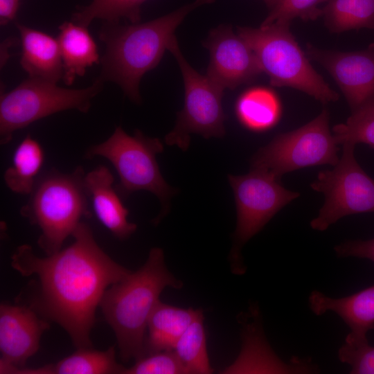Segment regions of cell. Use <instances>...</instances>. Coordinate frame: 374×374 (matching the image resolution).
Instances as JSON below:
<instances>
[{
    "label": "cell",
    "mask_w": 374,
    "mask_h": 374,
    "mask_svg": "<svg viewBox=\"0 0 374 374\" xmlns=\"http://www.w3.org/2000/svg\"><path fill=\"white\" fill-rule=\"evenodd\" d=\"M72 236L70 246L46 257L22 244L11 266L23 276L36 277L19 295L20 304L59 324L77 349L92 348L90 333L105 292L131 271L99 247L87 224L82 222Z\"/></svg>",
    "instance_id": "6da1fadb"
},
{
    "label": "cell",
    "mask_w": 374,
    "mask_h": 374,
    "mask_svg": "<svg viewBox=\"0 0 374 374\" xmlns=\"http://www.w3.org/2000/svg\"><path fill=\"white\" fill-rule=\"evenodd\" d=\"M213 1L195 0L145 23L125 26L107 23L99 35L106 46L99 78L117 84L132 101L140 103V81L159 64L177 28L191 11Z\"/></svg>",
    "instance_id": "7a4b0ae2"
},
{
    "label": "cell",
    "mask_w": 374,
    "mask_h": 374,
    "mask_svg": "<svg viewBox=\"0 0 374 374\" xmlns=\"http://www.w3.org/2000/svg\"><path fill=\"white\" fill-rule=\"evenodd\" d=\"M181 285L167 269L163 251L154 247L141 268L106 290L99 306L124 362L144 356L148 322L162 291Z\"/></svg>",
    "instance_id": "3957f363"
},
{
    "label": "cell",
    "mask_w": 374,
    "mask_h": 374,
    "mask_svg": "<svg viewBox=\"0 0 374 374\" xmlns=\"http://www.w3.org/2000/svg\"><path fill=\"white\" fill-rule=\"evenodd\" d=\"M85 174L81 166L70 173L51 170L41 174L20 209L21 215L39 229L37 244L47 255L61 250L81 219L91 215Z\"/></svg>",
    "instance_id": "277c9868"
},
{
    "label": "cell",
    "mask_w": 374,
    "mask_h": 374,
    "mask_svg": "<svg viewBox=\"0 0 374 374\" xmlns=\"http://www.w3.org/2000/svg\"><path fill=\"white\" fill-rule=\"evenodd\" d=\"M237 33L253 51L272 86L300 90L323 103L339 99L338 93L310 64L290 31V25L274 23L258 28L238 27Z\"/></svg>",
    "instance_id": "5b68a950"
},
{
    "label": "cell",
    "mask_w": 374,
    "mask_h": 374,
    "mask_svg": "<svg viewBox=\"0 0 374 374\" xmlns=\"http://www.w3.org/2000/svg\"><path fill=\"white\" fill-rule=\"evenodd\" d=\"M163 150L160 139L147 136L139 130L130 136L118 126L107 140L89 147L84 157H102L113 165L119 177L115 188L122 199L139 190L155 195L163 206L162 212L154 220L158 222L168 210L169 200L175 193L163 179L157 161V155Z\"/></svg>",
    "instance_id": "8992f818"
},
{
    "label": "cell",
    "mask_w": 374,
    "mask_h": 374,
    "mask_svg": "<svg viewBox=\"0 0 374 374\" xmlns=\"http://www.w3.org/2000/svg\"><path fill=\"white\" fill-rule=\"evenodd\" d=\"M98 78L83 89H69L56 82L28 78L0 98V143H9L14 133L55 113L76 109L87 113L91 100L102 90Z\"/></svg>",
    "instance_id": "52a82bcc"
},
{
    "label": "cell",
    "mask_w": 374,
    "mask_h": 374,
    "mask_svg": "<svg viewBox=\"0 0 374 374\" xmlns=\"http://www.w3.org/2000/svg\"><path fill=\"white\" fill-rule=\"evenodd\" d=\"M338 143L329 128V113H321L306 125L276 136L251 159V169L265 171L280 179L305 167L332 165L339 161Z\"/></svg>",
    "instance_id": "ba28073f"
},
{
    "label": "cell",
    "mask_w": 374,
    "mask_h": 374,
    "mask_svg": "<svg viewBox=\"0 0 374 374\" xmlns=\"http://www.w3.org/2000/svg\"><path fill=\"white\" fill-rule=\"evenodd\" d=\"M228 179L233 190L237 211L234 245L231 253L232 268L235 274H242L245 266L241 249L244 244L299 193L286 189L280 179L260 170L251 169L244 175H229Z\"/></svg>",
    "instance_id": "9c48e42d"
},
{
    "label": "cell",
    "mask_w": 374,
    "mask_h": 374,
    "mask_svg": "<svg viewBox=\"0 0 374 374\" xmlns=\"http://www.w3.org/2000/svg\"><path fill=\"white\" fill-rule=\"evenodd\" d=\"M168 50L175 57L182 74L184 105L177 114L175 127L165 136V143L186 150L190 144V134H198L206 139L223 137L225 114L222 100L224 89L189 64L179 48L175 36Z\"/></svg>",
    "instance_id": "30bf717a"
},
{
    "label": "cell",
    "mask_w": 374,
    "mask_h": 374,
    "mask_svg": "<svg viewBox=\"0 0 374 374\" xmlns=\"http://www.w3.org/2000/svg\"><path fill=\"white\" fill-rule=\"evenodd\" d=\"M355 146L343 144L338 162L320 172L310 185L325 196L318 215L310 222L314 230L323 231L347 215L374 212V179L357 163Z\"/></svg>",
    "instance_id": "8fae6325"
},
{
    "label": "cell",
    "mask_w": 374,
    "mask_h": 374,
    "mask_svg": "<svg viewBox=\"0 0 374 374\" xmlns=\"http://www.w3.org/2000/svg\"><path fill=\"white\" fill-rule=\"evenodd\" d=\"M305 54L331 75L351 112L374 104V42L353 52L323 50L308 44Z\"/></svg>",
    "instance_id": "7c38bea8"
},
{
    "label": "cell",
    "mask_w": 374,
    "mask_h": 374,
    "mask_svg": "<svg viewBox=\"0 0 374 374\" xmlns=\"http://www.w3.org/2000/svg\"><path fill=\"white\" fill-rule=\"evenodd\" d=\"M203 45L210 53L206 75L224 89L250 83L262 72L251 47L231 26L211 30Z\"/></svg>",
    "instance_id": "4fadbf2b"
},
{
    "label": "cell",
    "mask_w": 374,
    "mask_h": 374,
    "mask_svg": "<svg viewBox=\"0 0 374 374\" xmlns=\"http://www.w3.org/2000/svg\"><path fill=\"white\" fill-rule=\"evenodd\" d=\"M48 328L49 321L30 307L1 303L0 360L24 367L28 359L37 352L42 335Z\"/></svg>",
    "instance_id": "5bb4252c"
},
{
    "label": "cell",
    "mask_w": 374,
    "mask_h": 374,
    "mask_svg": "<svg viewBox=\"0 0 374 374\" xmlns=\"http://www.w3.org/2000/svg\"><path fill=\"white\" fill-rule=\"evenodd\" d=\"M309 307L317 316L336 313L349 327L345 342L358 344L368 341L366 334L374 328V285L341 298H332L318 290L308 297Z\"/></svg>",
    "instance_id": "9a60e30c"
},
{
    "label": "cell",
    "mask_w": 374,
    "mask_h": 374,
    "mask_svg": "<svg viewBox=\"0 0 374 374\" xmlns=\"http://www.w3.org/2000/svg\"><path fill=\"white\" fill-rule=\"evenodd\" d=\"M114 178L105 166L100 165L84 176V185L93 211L114 236L123 240L130 238L137 225L127 220L128 209L113 186Z\"/></svg>",
    "instance_id": "2e32d148"
},
{
    "label": "cell",
    "mask_w": 374,
    "mask_h": 374,
    "mask_svg": "<svg viewBox=\"0 0 374 374\" xmlns=\"http://www.w3.org/2000/svg\"><path fill=\"white\" fill-rule=\"evenodd\" d=\"M21 43L20 64L29 78L57 82L63 64L57 38L17 23Z\"/></svg>",
    "instance_id": "e0dca14e"
},
{
    "label": "cell",
    "mask_w": 374,
    "mask_h": 374,
    "mask_svg": "<svg viewBox=\"0 0 374 374\" xmlns=\"http://www.w3.org/2000/svg\"><path fill=\"white\" fill-rule=\"evenodd\" d=\"M57 39L63 64L62 79L66 85L100 62L97 45L87 26L65 21L59 26Z\"/></svg>",
    "instance_id": "ac0fdd59"
},
{
    "label": "cell",
    "mask_w": 374,
    "mask_h": 374,
    "mask_svg": "<svg viewBox=\"0 0 374 374\" xmlns=\"http://www.w3.org/2000/svg\"><path fill=\"white\" fill-rule=\"evenodd\" d=\"M200 310L181 308L159 301L149 318L144 344V356L172 350L179 337Z\"/></svg>",
    "instance_id": "d6986e66"
},
{
    "label": "cell",
    "mask_w": 374,
    "mask_h": 374,
    "mask_svg": "<svg viewBox=\"0 0 374 374\" xmlns=\"http://www.w3.org/2000/svg\"><path fill=\"white\" fill-rule=\"evenodd\" d=\"M115 346L105 350L79 348L55 364L37 368H17L15 374H123L125 366L116 359Z\"/></svg>",
    "instance_id": "ffe728a7"
},
{
    "label": "cell",
    "mask_w": 374,
    "mask_h": 374,
    "mask_svg": "<svg viewBox=\"0 0 374 374\" xmlns=\"http://www.w3.org/2000/svg\"><path fill=\"white\" fill-rule=\"evenodd\" d=\"M44 161V150L38 141L28 134L17 146L11 165L3 173L7 187L13 193L30 195Z\"/></svg>",
    "instance_id": "44dd1931"
},
{
    "label": "cell",
    "mask_w": 374,
    "mask_h": 374,
    "mask_svg": "<svg viewBox=\"0 0 374 374\" xmlns=\"http://www.w3.org/2000/svg\"><path fill=\"white\" fill-rule=\"evenodd\" d=\"M240 122L249 130L260 132L274 126L280 118L281 106L276 94L263 87L243 92L235 104Z\"/></svg>",
    "instance_id": "7402d4cb"
},
{
    "label": "cell",
    "mask_w": 374,
    "mask_h": 374,
    "mask_svg": "<svg viewBox=\"0 0 374 374\" xmlns=\"http://www.w3.org/2000/svg\"><path fill=\"white\" fill-rule=\"evenodd\" d=\"M326 26L332 33L374 29V0H330L322 8Z\"/></svg>",
    "instance_id": "603a6c76"
},
{
    "label": "cell",
    "mask_w": 374,
    "mask_h": 374,
    "mask_svg": "<svg viewBox=\"0 0 374 374\" xmlns=\"http://www.w3.org/2000/svg\"><path fill=\"white\" fill-rule=\"evenodd\" d=\"M173 350L187 374L213 373L207 353L202 310L179 337Z\"/></svg>",
    "instance_id": "cb8c5ba5"
},
{
    "label": "cell",
    "mask_w": 374,
    "mask_h": 374,
    "mask_svg": "<svg viewBox=\"0 0 374 374\" xmlns=\"http://www.w3.org/2000/svg\"><path fill=\"white\" fill-rule=\"evenodd\" d=\"M147 0H92L87 6L79 8L72 17V21L88 26L95 19L107 23H118L121 18L131 23L140 21L141 5Z\"/></svg>",
    "instance_id": "d4e9b609"
},
{
    "label": "cell",
    "mask_w": 374,
    "mask_h": 374,
    "mask_svg": "<svg viewBox=\"0 0 374 374\" xmlns=\"http://www.w3.org/2000/svg\"><path fill=\"white\" fill-rule=\"evenodd\" d=\"M338 144L365 143L374 148V104L351 112L344 123L332 128Z\"/></svg>",
    "instance_id": "484cf974"
},
{
    "label": "cell",
    "mask_w": 374,
    "mask_h": 374,
    "mask_svg": "<svg viewBox=\"0 0 374 374\" xmlns=\"http://www.w3.org/2000/svg\"><path fill=\"white\" fill-rule=\"evenodd\" d=\"M330 0H278L260 26L271 24L290 25L297 17L303 20H314L322 16L320 5Z\"/></svg>",
    "instance_id": "4316f807"
},
{
    "label": "cell",
    "mask_w": 374,
    "mask_h": 374,
    "mask_svg": "<svg viewBox=\"0 0 374 374\" xmlns=\"http://www.w3.org/2000/svg\"><path fill=\"white\" fill-rule=\"evenodd\" d=\"M175 351L164 350L146 355L125 367L123 374H186ZM187 374V373H186Z\"/></svg>",
    "instance_id": "83f0119b"
},
{
    "label": "cell",
    "mask_w": 374,
    "mask_h": 374,
    "mask_svg": "<svg viewBox=\"0 0 374 374\" xmlns=\"http://www.w3.org/2000/svg\"><path fill=\"white\" fill-rule=\"evenodd\" d=\"M338 358L350 366L351 374H374V347L368 341L358 344L344 342L338 350Z\"/></svg>",
    "instance_id": "f1b7e54d"
},
{
    "label": "cell",
    "mask_w": 374,
    "mask_h": 374,
    "mask_svg": "<svg viewBox=\"0 0 374 374\" xmlns=\"http://www.w3.org/2000/svg\"><path fill=\"white\" fill-rule=\"evenodd\" d=\"M339 258L357 257L366 258L374 262V238L368 240H348L334 248Z\"/></svg>",
    "instance_id": "f546056e"
},
{
    "label": "cell",
    "mask_w": 374,
    "mask_h": 374,
    "mask_svg": "<svg viewBox=\"0 0 374 374\" xmlns=\"http://www.w3.org/2000/svg\"><path fill=\"white\" fill-rule=\"evenodd\" d=\"M19 0H0V23L5 26L15 18Z\"/></svg>",
    "instance_id": "4dcf8cb0"
},
{
    "label": "cell",
    "mask_w": 374,
    "mask_h": 374,
    "mask_svg": "<svg viewBox=\"0 0 374 374\" xmlns=\"http://www.w3.org/2000/svg\"><path fill=\"white\" fill-rule=\"evenodd\" d=\"M265 3L270 7L271 8H273L275 5L277 3L278 0H263Z\"/></svg>",
    "instance_id": "1f68e13d"
},
{
    "label": "cell",
    "mask_w": 374,
    "mask_h": 374,
    "mask_svg": "<svg viewBox=\"0 0 374 374\" xmlns=\"http://www.w3.org/2000/svg\"><path fill=\"white\" fill-rule=\"evenodd\" d=\"M374 30V29H373Z\"/></svg>",
    "instance_id": "d6a6232c"
}]
</instances>
